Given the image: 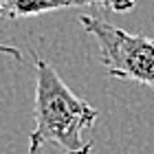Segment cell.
<instances>
[{
	"instance_id": "1",
	"label": "cell",
	"mask_w": 154,
	"mask_h": 154,
	"mask_svg": "<svg viewBox=\"0 0 154 154\" xmlns=\"http://www.w3.org/2000/svg\"><path fill=\"white\" fill-rule=\"evenodd\" d=\"M35 60V125L29 137V154H42L48 143L60 145L66 154H90L93 141L84 132L97 121V108L75 95L64 84L60 73L33 53Z\"/></svg>"
},
{
	"instance_id": "2",
	"label": "cell",
	"mask_w": 154,
	"mask_h": 154,
	"mask_svg": "<svg viewBox=\"0 0 154 154\" xmlns=\"http://www.w3.org/2000/svg\"><path fill=\"white\" fill-rule=\"evenodd\" d=\"M79 24L95 38L101 64L110 77L143 84L154 93V38L128 33L88 13L79 16Z\"/></svg>"
},
{
	"instance_id": "3",
	"label": "cell",
	"mask_w": 154,
	"mask_h": 154,
	"mask_svg": "<svg viewBox=\"0 0 154 154\" xmlns=\"http://www.w3.org/2000/svg\"><path fill=\"white\" fill-rule=\"evenodd\" d=\"M79 7H103L117 13H125L134 7V0H0V18L22 20L51 11L79 9Z\"/></svg>"
},
{
	"instance_id": "4",
	"label": "cell",
	"mask_w": 154,
	"mask_h": 154,
	"mask_svg": "<svg viewBox=\"0 0 154 154\" xmlns=\"http://www.w3.org/2000/svg\"><path fill=\"white\" fill-rule=\"evenodd\" d=\"M0 55H11L16 60H22V51L16 46H7V44H0Z\"/></svg>"
}]
</instances>
